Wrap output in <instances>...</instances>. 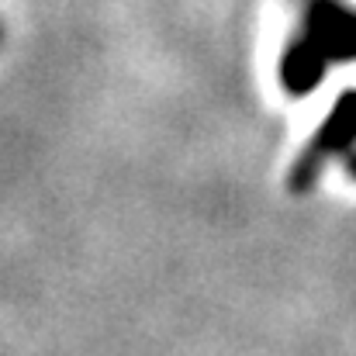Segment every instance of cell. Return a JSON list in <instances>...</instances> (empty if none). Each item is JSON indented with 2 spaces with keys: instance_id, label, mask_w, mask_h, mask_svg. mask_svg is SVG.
<instances>
[{
  "instance_id": "cell-1",
  "label": "cell",
  "mask_w": 356,
  "mask_h": 356,
  "mask_svg": "<svg viewBox=\"0 0 356 356\" xmlns=\"http://www.w3.org/2000/svg\"><path fill=\"white\" fill-rule=\"evenodd\" d=\"M356 56V14L336 0H312L301 35L287 45L280 63V80L291 94H308L318 87L332 63Z\"/></svg>"
},
{
  "instance_id": "cell-2",
  "label": "cell",
  "mask_w": 356,
  "mask_h": 356,
  "mask_svg": "<svg viewBox=\"0 0 356 356\" xmlns=\"http://www.w3.org/2000/svg\"><path fill=\"white\" fill-rule=\"evenodd\" d=\"M356 142V94L339 97V104L332 108L329 121L322 124V131L312 138L308 152L294 163V173H291V187L294 191H308L318 177V170L325 166V159L346 152Z\"/></svg>"
},
{
  "instance_id": "cell-3",
  "label": "cell",
  "mask_w": 356,
  "mask_h": 356,
  "mask_svg": "<svg viewBox=\"0 0 356 356\" xmlns=\"http://www.w3.org/2000/svg\"><path fill=\"white\" fill-rule=\"evenodd\" d=\"M350 177H356V156L350 159Z\"/></svg>"
}]
</instances>
